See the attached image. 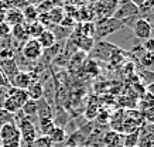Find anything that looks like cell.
Here are the masks:
<instances>
[{
  "label": "cell",
  "mask_w": 154,
  "mask_h": 147,
  "mask_svg": "<svg viewBox=\"0 0 154 147\" xmlns=\"http://www.w3.org/2000/svg\"><path fill=\"white\" fill-rule=\"evenodd\" d=\"M31 82H34L33 79V74L31 72H27V71H19L14 78L10 81L11 86L13 88H17V89H27L28 86L31 85Z\"/></svg>",
  "instance_id": "7"
},
{
  "label": "cell",
  "mask_w": 154,
  "mask_h": 147,
  "mask_svg": "<svg viewBox=\"0 0 154 147\" xmlns=\"http://www.w3.org/2000/svg\"><path fill=\"white\" fill-rule=\"evenodd\" d=\"M37 41L40 43V45L42 47V50H48V48H51L54 44L57 43V38L55 35L52 34L51 30H44L41 33V35L37 38Z\"/></svg>",
  "instance_id": "12"
},
{
  "label": "cell",
  "mask_w": 154,
  "mask_h": 147,
  "mask_svg": "<svg viewBox=\"0 0 154 147\" xmlns=\"http://www.w3.org/2000/svg\"><path fill=\"white\" fill-rule=\"evenodd\" d=\"M5 16H6V9H3V7L0 6V24L5 23Z\"/></svg>",
  "instance_id": "39"
},
{
  "label": "cell",
  "mask_w": 154,
  "mask_h": 147,
  "mask_svg": "<svg viewBox=\"0 0 154 147\" xmlns=\"http://www.w3.org/2000/svg\"><path fill=\"white\" fill-rule=\"evenodd\" d=\"M139 147H154V136L147 133L143 127L139 129Z\"/></svg>",
  "instance_id": "20"
},
{
  "label": "cell",
  "mask_w": 154,
  "mask_h": 147,
  "mask_svg": "<svg viewBox=\"0 0 154 147\" xmlns=\"http://www.w3.org/2000/svg\"><path fill=\"white\" fill-rule=\"evenodd\" d=\"M140 64L144 68H151L154 65V52H149V51H143L140 54Z\"/></svg>",
  "instance_id": "27"
},
{
  "label": "cell",
  "mask_w": 154,
  "mask_h": 147,
  "mask_svg": "<svg viewBox=\"0 0 154 147\" xmlns=\"http://www.w3.org/2000/svg\"><path fill=\"white\" fill-rule=\"evenodd\" d=\"M7 34H10V27L6 23H2L0 24V35H7Z\"/></svg>",
  "instance_id": "35"
},
{
  "label": "cell",
  "mask_w": 154,
  "mask_h": 147,
  "mask_svg": "<svg viewBox=\"0 0 154 147\" xmlns=\"http://www.w3.org/2000/svg\"><path fill=\"white\" fill-rule=\"evenodd\" d=\"M117 50L116 45H113L110 43H106V41H102L99 40L98 44L94 45V48L91 50V55L94 58H98V60H103V61H109L112 54Z\"/></svg>",
  "instance_id": "5"
},
{
  "label": "cell",
  "mask_w": 154,
  "mask_h": 147,
  "mask_svg": "<svg viewBox=\"0 0 154 147\" xmlns=\"http://www.w3.org/2000/svg\"><path fill=\"white\" fill-rule=\"evenodd\" d=\"M0 147H21V136L14 122L0 127Z\"/></svg>",
  "instance_id": "1"
},
{
  "label": "cell",
  "mask_w": 154,
  "mask_h": 147,
  "mask_svg": "<svg viewBox=\"0 0 154 147\" xmlns=\"http://www.w3.org/2000/svg\"><path fill=\"white\" fill-rule=\"evenodd\" d=\"M143 118H144V122H147V123H154V106L143 112Z\"/></svg>",
  "instance_id": "33"
},
{
  "label": "cell",
  "mask_w": 154,
  "mask_h": 147,
  "mask_svg": "<svg viewBox=\"0 0 154 147\" xmlns=\"http://www.w3.org/2000/svg\"><path fill=\"white\" fill-rule=\"evenodd\" d=\"M99 112V108L96 103H89L88 108H86V110H85V116L88 119H95L96 118V115H98Z\"/></svg>",
  "instance_id": "30"
},
{
  "label": "cell",
  "mask_w": 154,
  "mask_h": 147,
  "mask_svg": "<svg viewBox=\"0 0 154 147\" xmlns=\"http://www.w3.org/2000/svg\"><path fill=\"white\" fill-rule=\"evenodd\" d=\"M75 19L72 17V16H65L64 19H62V21L60 23V26H62V27H66V29H69V27H74L75 26Z\"/></svg>",
  "instance_id": "32"
},
{
  "label": "cell",
  "mask_w": 154,
  "mask_h": 147,
  "mask_svg": "<svg viewBox=\"0 0 154 147\" xmlns=\"http://www.w3.org/2000/svg\"><path fill=\"white\" fill-rule=\"evenodd\" d=\"M0 71L3 72V75L7 78V81H11L14 78V75L20 71L19 65L14 58H5V60H0Z\"/></svg>",
  "instance_id": "8"
},
{
  "label": "cell",
  "mask_w": 154,
  "mask_h": 147,
  "mask_svg": "<svg viewBox=\"0 0 154 147\" xmlns=\"http://www.w3.org/2000/svg\"><path fill=\"white\" fill-rule=\"evenodd\" d=\"M136 147H139V146H136Z\"/></svg>",
  "instance_id": "43"
},
{
  "label": "cell",
  "mask_w": 154,
  "mask_h": 147,
  "mask_svg": "<svg viewBox=\"0 0 154 147\" xmlns=\"http://www.w3.org/2000/svg\"><path fill=\"white\" fill-rule=\"evenodd\" d=\"M21 54L23 57L27 60V61H37L42 57L44 54V50L40 45L35 38H28L27 41L23 44V48H21Z\"/></svg>",
  "instance_id": "4"
},
{
  "label": "cell",
  "mask_w": 154,
  "mask_h": 147,
  "mask_svg": "<svg viewBox=\"0 0 154 147\" xmlns=\"http://www.w3.org/2000/svg\"><path fill=\"white\" fill-rule=\"evenodd\" d=\"M24 24H26V23H24ZM26 30H27L28 37L35 38V40H37V38L41 35L42 31L45 30V27H44L40 21H34V23H27V24H26Z\"/></svg>",
  "instance_id": "18"
},
{
  "label": "cell",
  "mask_w": 154,
  "mask_h": 147,
  "mask_svg": "<svg viewBox=\"0 0 154 147\" xmlns=\"http://www.w3.org/2000/svg\"><path fill=\"white\" fill-rule=\"evenodd\" d=\"M86 136H85L84 132H81L79 129L78 130H75L72 134H71L69 137H66V146H72V147H82L85 146V143H86Z\"/></svg>",
  "instance_id": "15"
},
{
  "label": "cell",
  "mask_w": 154,
  "mask_h": 147,
  "mask_svg": "<svg viewBox=\"0 0 154 147\" xmlns=\"http://www.w3.org/2000/svg\"><path fill=\"white\" fill-rule=\"evenodd\" d=\"M48 137H50V140L52 142V146H54V144H58V143H64L66 140V137H68V136H66L65 129L57 126Z\"/></svg>",
  "instance_id": "21"
},
{
  "label": "cell",
  "mask_w": 154,
  "mask_h": 147,
  "mask_svg": "<svg viewBox=\"0 0 154 147\" xmlns=\"http://www.w3.org/2000/svg\"><path fill=\"white\" fill-rule=\"evenodd\" d=\"M9 85V81H7V78L3 75V72L0 71V86H7Z\"/></svg>",
  "instance_id": "37"
},
{
  "label": "cell",
  "mask_w": 154,
  "mask_h": 147,
  "mask_svg": "<svg viewBox=\"0 0 154 147\" xmlns=\"http://www.w3.org/2000/svg\"><path fill=\"white\" fill-rule=\"evenodd\" d=\"M76 45H78V48H79L82 52L88 54V52H91V50L94 48L95 41L92 37H84V35H81V37L76 40Z\"/></svg>",
  "instance_id": "22"
},
{
  "label": "cell",
  "mask_w": 154,
  "mask_h": 147,
  "mask_svg": "<svg viewBox=\"0 0 154 147\" xmlns=\"http://www.w3.org/2000/svg\"><path fill=\"white\" fill-rule=\"evenodd\" d=\"M141 45L144 48V51L154 52V37H150V38H147V40H144Z\"/></svg>",
  "instance_id": "34"
},
{
  "label": "cell",
  "mask_w": 154,
  "mask_h": 147,
  "mask_svg": "<svg viewBox=\"0 0 154 147\" xmlns=\"http://www.w3.org/2000/svg\"><path fill=\"white\" fill-rule=\"evenodd\" d=\"M133 33H134L136 38H139L141 41L153 37V29H151V26L147 23V20L143 19V17L136 20L134 26H133Z\"/></svg>",
  "instance_id": "6"
},
{
  "label": "cell",
  "mask_w": 154,
  "mask_h": 147,
  "mask_svg": "<svg viewBox=\"0 0 154 147\" xmlns=\"http://www.w3.org/2000/svg\"><path fill=\"white\" fill-rule=\"evenodd\" d=\"M65 147H72V146H65Z\"/></svg>",
  "instance_id": "42"
},
{
  "label": "cell",
  "mask_w": 154,
  "mask_h": 147,
  "mask_svg": "<svg viewBox=\"0 0 154 147\" xmlns=\"http://www.w3.org/2000/svg\"><path fill=\"white\" fill-rule=\"evenodd\" d=\"M123 134L116 130H107L103 134V147H122Z\"/></svg>",
  "instance_id": "9"
},
{
  "label": "cell",
  "mask_w": 154,
  "mask_h": 147,
  "mask_svg": "<svg viewBox=\"0 0 154 147\" xmlns=\"http://www.w3.org/2000/svg\"><path fill=\"white\" fill-rule=\"evenodd\" d=\"M139 129L134 130V132H131V133L123 134V143H122V147H136L137 146V143H139Z\"/></svg>",
  "instance_id": "23"
},
{
  "label": "cell",
  "mask_w": 154,
  "mask_h": 147,
  "mask_svg": "<svg viewBox=\"0 0 154 147\" xmlns=\"http://www.w3.org/2000/svg\"><path fill=\"white\" fill-rule=\"evenodd\" d=\"M117 20H126L130 17H140V11L139 7L136 5H133L130 0H117L113 16Z\"/></svg>",
  "instance_id": "3"
},
{
  "label": "cell",
  "mask_w": 154,
  "mask_h": 147,
  "mask_svg": "<svg viewBox=\"0 0 154 147\" xmlns=\"http://www.w3.org/2000/svg\"><path fill=\"white\" fill-rule=\"evenodd\" d=\"M82 147H85V146H82Z\"/></svg>",
  "instance_id": "44"
},
{
  "label": "cell",
  "mask_w": 154,
  "mask_h": 147,
  "mask_svg": "<svg viewBox=\"0 0 154 147\" xmlns=\"http://www.w3.org/2000/svg\"><path fill=\"white\" fill-rule=\"evenodd\" d=\"M20 112H23L27 118H31V116H37V102L35 100L28 99L26 103L23 105V108Z\"/></svg>",
  "instance_id": "25"
},
{
  "label": "cell",
  "mask_w": 154,
  "mask_h": 147,
  "mask_svg": "<svg viewBox=\"0 0 154 147\" xmlns=\"http://www.w3.org/2000/svg\"><path fill=\"white\" fill-rule=\"evenodd\" d=\"M130 2L133 3V5L137 6V7H140V6H143L146 3V0H130Z\"/></svg>",
  "instance_id": "40"
},
{
  "label": "cell",
  "mask_w": 154,
  "mask_h": 147,
  "mask_svg": "<svg viewBox=\"0 0 154 147\" xmlns=\"http://www.w3.org/2000/svg\"><path fill=\"white\" fill-rule=\"evenodd\" d=\"M140 78H141V81L146 82L147 85H150V84H154V72L153 71L146 69V71L140 72Z\"/></svg>",
  "instance_id": "31"
},
{
  "label": "cell",
  "mask_w": 154,
  "mask_h": 147,
  "mask_svg": "<svg viewBox=\"0 0 154 147\" xmlns=\"http://www.w3.org/2000/svg\"><path fill=\"white\" fill-rule=\"evenodd\" d=\"M26 92H27V95H28V99H31V100H38V99H41V98H44V89H42L41 82H37V81L31 82V85L26 89Z\"/></svg>",
  "instance_id": "14"
},
{
  "label": "cell",
  "mask_w": 154,
  "mask_h": 147,
  "mask_svg": "<svg viewBox=\"0 0 154 147\" xmlns=\"http://www.w3.org/2000/svg\"><path fill=\"white\" fill-rule=\"evenodd\" d=\"M5 2H6V0H0V6L3 5V3H5Z\"/></svg>",
  "instance_id": "41"
},
{
  "label": "cell",
  "mask_w": 154,
  "mask_h": 147,
  "mask_svg": "<svg viewBox=\"0 0 154 147\" xmlns=\"http://www.w3.org/2000/svg\"><path fill=\"white\" fill-rule=\"evenodd\" d=\"M33 147H52V142L48 136H40L34 140Z\"/></svg>",
  "instance_id": "29"
},
{
  "label": "cell",
  "mask_w": 154,
  "mask_h": 147,
  "mask_svg": "<svg viewBox=\"0 0 154 147\" xmlns=\"http://www.w3.org/2000/svg\"><path fill=\"white\" fill-rule=\"evenodd\" d=\"M40 132L42 136H50L52 133V130L57 127L55 122L52 119H40Z\"/></svg>",
  "instance_id": "24"
},
{
  "label": "cell",
  "mask_w": 154,
  "mask_h": 147,
  "mask_svg": "<svg viewBox=\"0 0 154 147\" xmlns=\"http://www.w3.org/2000/svg\"><path fill=\"white\" fill-rule=\"evenodd\" d=\"M7 96L16 103V106H17L20 110L23 108V105L28 100L27 92L24 89H17V88H10V89L7 90Z\"/></svg>",
  "instance_id": "11"
},
{
  "label": "cell",
  "mask_w": 154,
  "mask_h": 147,
  "mask_svg": "<svg viewBox=\"0 0 154 147\" xmlns=\"http://www.w3.org/2000/svg\"><path fill=\"white\" fill-rule=\"evenodd\" d=\"M144 19L147 20V23L151 26V29H153V33H154V13H151V14H147Z\"/></svg>",
  "instance_id": "36"
},
{
  "label": "cell",
  "mask_w": 154,
  "mask_h": 147,
  "mask_svg": "<svg viewBox=\"0 0 154 147\" xmlns=\"http://www.w3.org/2000/svg\"><path fill=\"white\" fill-rule=\"evenodd\" d=\"M14 119H16V115H11V113H9V112H6L5 109L0 108V127L6 123L14 122Z\"/></svg>",
  "instance_id": "28"
},
{
  "label": "cell",
  "mask_w": 154,
  "mask_h": 147,
  "mask_svg": "<svg viewBox=\"0 0 154 147\" xmlns=\"http://www.w3.org/2000/svg\"><path fill=\"white\" fill-rule=\"evenodd\" d=\"M146 92L150 93V95L154 98V84H150V85H146Z\"/></svg>",
  "instance_id": "38"
},
{
  "label": "cell",
  "mask_w": 154,
  "mask_h": 147,
  "mask_svg": "<svg viewBox=\"0 0 154 147\" xmlns=\"http://www.w3.org/2000/svg\"><path fill=\"white\" fill-rule=\"evenodd\" d=\"M125 29V26L122 23V20H117L115 17H103L102 20H99L98 23L95 24V35L98 40L112 35V34L120 31Z\"/></svg>",
  "instance_id": "2"
},
{
  "label": "cell",
  "mask_w": 154,
  "mask_h": 147,
  "mask_svg": "<svg viewBox=\"0 0 154 147\" xmlns=\"http://www.w3.org/2000/svg\"><path fill=\"white\" fill-rule=\"evenodd\" d=\"M10 34L13 35V38L19 43H26L28 40V34L26 30V24H19V26H14L10 29Z\"/></svg>",
  "instance_id": "17"
},
{
  "label": "cell",
  "mask_w": 154,
  "mask_h": 147,
  "mask_svg": "<svg viewBox=\"0 0 154 147\" xmlns=\"http://www.w3.org/2000/svg\"><path fill=\"white\" fill-rule=\"evenodd\" d=\"M21 13L24 17V23H34L38 19V10L34 5H27L21 10Z\"/></svg>",
  "instance_id": "19"
},
{
  "label": "cell",
  "mask_w": 154,
  "mask_h": 147,
  "mask_svg": "<svg viewBox=\"0 0 154 147\" xmlns=\"http://www.w3.org/2000/svg\"><path fill=\"white\" fill-rule=\"evenodd\" d=\"M48 20H50V24L51 26H60V23L62 21V19L65 17V10L62 7H52L50 11L47 13Z\"/></svg>",
  "instance_id": "16"
},
{
  "label": "cell",
  "mask_w": 154,
  "mask_h": 147,
  "mask_svg": "<svg viewBox=\"0 0 154 147\" xmlns=\"http://www.w3.org/2000/svg\"><path fill=\"white\" fill-rule=\"evenodd\" d=\"M37 102V116L38 119H52V110L51 106L47 100L41 98V99L35 100Z\"/></svg>",
  "instance_id": "13"
},
{
  "label": "cell",
  "mask_w": 154,
  "mask_h": 147,
  "mask_svg": "<svg viewBox=\"0 0 154 147\" xmlns=\"http://www.w3.org/2000/svg\"><path fill=\"white\" fill-rule=\"evenodd\" d=\"M139 102H140L139 106H140L141 112H144V110H147L154 106V98L150 95V93H147V92H144V95L140 96V100H139Z\"/></svg>",
  "instance_id": "26"
},
{
  "label": "cell",
  "mask_w": 154,
  "mask_h": 147,
  "mask_svg": "<svg viewBox=\"0 0 154 147\" xmlns=\"http://www.w3.org/2000/svg\"><path fill=\"white\" fill-rule=\"evenodd\" d=\"M5 23L9 26L10 29L14 26H19V24L24 23V17L21 10L19 9H7L6 10V16H5Z\"/></svg>",
  "instance_id": "10"
}]
</instances>
